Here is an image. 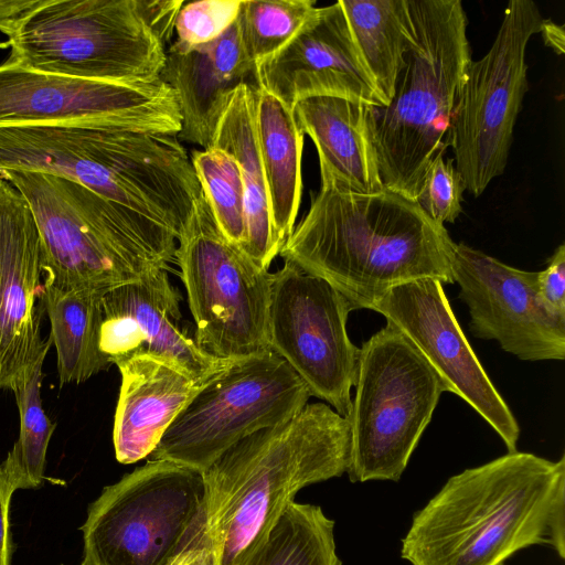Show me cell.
Wrapping results in <instances>:
<instances>
[{
	"label": "cell",
	"mask_w": 565,
	"mask_h": 565,
	"mask_svg": "<svg viewBox=\"0 0 565 565\" xmlns=\"http://www.w3.org/2000/svg\"><path fill=\"white\" fill-rule=\"evenodd\" d=\"M242 0H201L184 3L177 17L178 42L194 46L222 35L237 19Z\"/></svg>",
	"instance_id": "cell-31"
},
{
	"label": "cell",
	"mask_w": 565,
	"mask_h": 565,
	"mask_svg": "<svg viewBox=\"0 0 565 565\" xmlns=\"http://www.w3.org/2000/svg\"><path fill=\"white\" fill-rule=\"evenodd\" d=\"M348 416L352 482L399 480L444 392L419 351L386 324L360 348Z\"/></svg>",
	"instance_id": "cell-8"
},
{
	"label": "cell",
	"mask_w": 565,
	"mask_h": 565,
	"mask_svg": "<svg viewBox=\"0 0 565 565\" xmlns=\"http://www.w3.org/2000/svg\"><path fill=\"white\" fill-rule=\"evenodd\" d=\"M254 67L247 60L235 21L217 39L188 46L174 41L166 52L160 78L175 93L182 140L211 147L217 125L236 88Z\"/></svg>",
	"instance_id": "cell-19"
},
{
	"label": "cell",
	"mask_w": 565,
	"mask_h": 565,
	"mask_svg": "<svg viewBox=\"0 0 565 565\" xmlns=\"http://www.w3.org/2000/svg\"><path fill=\"white\" fill-rule=\"evenodd\" d=\"M369 309L419 351L446 392L469 404L509 452L516 451L520 425L465 337L440 281L425 278L395 286Z\"/></svg>",
	"instance_id": "cell-14"
},
{
	"label": "cell",
	"mask_w": 565,
	"mask_h": 565,
	"mask_svg": "<svg viewBox=\"0 0 565 565\" xmlns=\"http://www.w3.org/2000/svg\"><path fill=\"white\" fill-rule=\"evenodd\" d=\"M382 106L392 100L409 45L405 0H339Z\"/></svg>",
	"instance_id": "cell-25"
},
{
	"label": "cell",
	"mask_w": 565,
	"mask_h": 565,
	"mask_svg": "<svg viewBox=\"0 0 565 565\" xmlns=\"http://www.w3.org/2000/svg\"><path fill=\"white\" fill-rule=\"evenodd\" d=\"M74 122L179 135L181 113L161 78L94 81L0 65V127Z\"/></svg>",
	"instance_id": "cell-13"
},
{
	"label": "cell",
	"mask_w": 565,
	"mask_h": 565,
	"mask_svg": "<svg viewBox=\"0 0 565 565\" xmlns=\"http://www.w3.org/2000/svg\"><path fill=\"white\" fill-rule=\"evenodd\" d=\"M253 75L257 87L290 109L299 99L317 95L382 106L339 1L317 7L279 52L254 67Z\"/></svg>",
	"instance_id": "cell-18"
},
{
	"label": "cell",
	"mask_w": 565,
	"mask_h": 565,
	"mask_svg": "<svg viewBox=\"0 0 565 565\" xmlns=\"http://www.w3.org/2000/svg\"><path fill=\"white\" fill-rule=\"evenodd\" d=\"M255 128L275 236L284 245L295 227L301 199L303 134L292 109L255 86Z\"/></svg>",
	"instance_id": "cell-23"
},
{
	"label": "cell",
	"mask_w": 565,
	"mask_h": 565,
	"mask_svg": "<svg viewBox=\"0 0 565 565\" xmlns=\"http://www.w3.org/2000/svg\"><path fill=\"white\" fill-rule=\"evenodd\" d=\"M169 565H214L209 545L189 548L178 555Z\"/></svg>",
	"instance_id": "cell-36"
},
{
	"label": "cell",
	"mask_w": 565,
	"mask_h": 565,
	"mask_svg": "<svg viewBox=\"0 0 565 565\" xmlns=\"http://www.w3.org/2000/svg\"><path fill=\"white\" fill-rule=\"evenodd\" d=\"M194 340L220 360L238 361L269 352L273 273L256 265L218 228L202 193L178 238Z\"/></svg>",
	"instance_id": "cell-9"
},
{
	"label": "cell",
	"mask_w": 565,
	"mask_h": 565,
	"mask_svg": "<svg viewBox=\"0 0 565 565\" xmlns=\"http://www.w3.org/2000/svg\"><path fill=\"white\" fill-rule=\"evenodd\" d=\"M11 497L6 490L0 470V565H11L13 550L10 531Z\"/></svg>",
	"instance_id": "cell-34"
},
{
	"label": "cell",
	"mask_w": 565,
	"mask_h": 565,
	"mask_svg": "<svg viewBox=\"0 0 565 565\" xmlns=\"http://www.w3.org/2000/svg\"><path fill=\"white\" fill-rule=\"evenodd\" d=\"M255 565H341L333 520L319 505L292 502L271 530Z\"/></svg>",
	"instance_id": "cell-27"
},
{
	"label": "cell",
	"mask_w": 565,
	"mask_h": 565,
	"mask_svg": "<svg viewBox=\"0 0 565 565\" xmlns=\"http://www.w3.org/2000/svg\"><path fill=\"white\" fill-rule=\"evenodd\" d=\"M542 21L532 0L509 1L491 47L468 67L451 114L448 146L465 189L476 198L507 167L529 89L526 47Z\"/></svg>",
	"instance_id": "cell-10"
},
{
	"label": "cell",
	"mask_w": 565,
	"mask_h": 565,
	"mask_svg": "<svg viewBox=\"0 0 565 565\" xmlns=\"http://www.w3.org/2000/svg\"><path fill=\"white\" fill-rule=\"evenodd\" d=\"M310 396L303 381L271 351L234 361L181 411L150 457L203 472L241 439L289 420Z\"/></svg>",
	"instance_id": "cell-11"
},
{
	"label": "cell",
	"mask_w": 565,
	"mask_h": 565,
	"mask_svg": "<svg viewBox=\"0 0 565 565\" xmlns=\"http://www.w3.org/2000/svg\"><path fill=\"white\" fill-rule=\"evenodd\" d=\"M547 545L565 558V457L508 452L448 479L402 540L412 565H503Z\"/></svg>",
	"instance_id": "cell-2"
},
{
	"label": "cell",
	"mask_w": 565,
	"mask_h": 565,
	"mask_svg": "<svg viewBox=\"0 0 565 565\" xmlns=\"http://www.w3.org/2000/svg\"><path fill=\"white\" fill-rule=\"evenodd\" d=\"M117 367L121 384L113 441L116 459L125 465L150 456L174 418L216 376L198 379L151 355L131 358Z\"/></svg>",
	"instance_id": "cell-20"
},
{
	"label": "cell",
	"mask_w": 565,
	"mask_h": 565,
	"mask_svg": "<svg viewBox=\"0 0 565 565\" xmlns=\"http://www.w3.org/2000/svg\"><path fill=\"white\" fill-rule=\"evenodd\" d=\"M191 161L218 228L243 249L247 239L246 196L237 162L213 147L194 151Z\"/></svg>",
	"instance_id": "cell-29"
},
{
	"label": "cell",
	"mask_w": 565,
	"mask_h": 565,
	"mask_svg": "<svg viewBox=\"0 0 565 565\" xmlns=\"http://www.w3.org/2000/svg\"><path fill=\"white\" fill-rule=\"evenodd\" d=\"M41 242L30 206L0 178V390H9L52 345L41 335Z\"/></svg>",
	"instance_id": "cell-17"
},
{
	"label": "cell",
	"mask_w": 565,
	"mask_h": 565,
	"mask_svg": "<svg viewBox=\"0 0 565 565\" xmlns=\"http://www.w3.org/2000/svg\"><path fill=\"white\" fill-rule=\"evenodd\" d=\"M350 425L323 402L257 430L205 471L206 536L214 565H255L268 536L305 487L348 470Z\"/></svg>",
	"instance_id": "cell-3"
},
{
	"label": "cell",
	"mask_w": 565,
	"mask_h": 565,
	"mask_svg": "<svg viewBox=\"0 0 565 565\" xmlns=\"http://www.w3.org/2000/svg\"><path fill=\"white\" fill-rule=\"evenodd\" d=\"M313 0H242L237 26L253 67L279 52L316 10Z\"/></svg>",
	"instance_id": "cell-28"
},
{
	"label": "cell",
	"mask_w": 565,
	"mask_h": 565,
	"mask_svg": "<svg viewBox=\"0 0 565 565\" xmlns=\"http://www.w3.org/2000/svg\"><path fill=\"white\" fill-rule=\"evenodd\" d=\"M365 104L332 95L299 99L292 107L316 146L321 182L360 193L384 189L365 124Z\"/></svg>",
	"instance_id": "cell-21"
},
{
	"label": "cell",
	"mask_w": 565,
	"mask_h": 565,
	"mask_svg": "<svg viewBox=\"0 0 565 565\" xmlns=\"http://www.w3.org/2000/svg\"><path fill=\"white\" fill-rule=\"evenodd\" d=\"M202 471L151 459L105 487L82 525L83 565H169L209 545Z\"/></svg>",
	"instance_id": "cell-7"
},
{
	"label": "cell",
	"mask_w": 565,
	"mask_h": 565,
	"mask_svg": "<svg viewBox=\"0 0 565 565\" xmlns=\"http://www.w3.org/2000/svg\"><path fill=\"white\" fill-rule=\"evenodd\" d=\"M42 278L40 300L51 324L60 384L83 383L110 365L99 348L105 291L62 287Z\"/></svg>",
	"instance_id": "cell-24"
},
{
	"label": "cell",
	"mask_w": 565,
	"mask_h": 565,
	"mask_svg": "<svg viewBox=\"0 0 565 565\" xmlns=\"http://www.w3.org/2000/svg\"><path fill=\"white\" fill-rule=\"evenodd\" d=\"M149 24L167 45L174 30L177 17L184 4L181 0H143Z\"/></svg>",
	"instance_id": "cell-33"
},
{
	"label": "cell",
	"mask_w": 565,
	"mask_h": 565,
	"mask_svg": "<svg viewBox=\"0 0 565 565\" xmlns=\"http://www.w3.org/2000/svg\"><path fill=\"white\" fill-rule=\"evenodd\" d=\"M454 282L470 315V331L495 340L524 361L565 359V318L539 300L537 271L511 267L463 243L456 244Z\"/></svg>",
	"instance_id": "cell-15"
},
{
	"label": "cell",
	"mask_w": 565,
	"mask_h": 565,
	"mask_svg": "<svg viewBox=\"0 0 565 565\" xmlns=\"http://www.w3.org/2000/svg\"><path fill=\"white\" fill-rule=\"evenodd\" d=\"M34 217L42 276L67 288L106 291L140 280L174 259L177 236L166 225L67 179L6 170Z\"/></svg>",
	"instance_id": "cell-5"
},
{
	"label": "cell",
	"mask_w": 565,
	"mask_h": 565,
	"mask_svg": "<svg viewBox=\"0 0 565 565\" xmlns=\"http://www.w3.org/2000/svg\"><path fill=\"white\" fill-rule=\"evenodd\" d=\"M40 2L41 0H0V31Z\"/></svg>",
	"instance_id": "cell-35"
},
{
	"label": "cell",
	"mask_w": 565,
	"mask_h": 565,
	"mask_svg": "<svg viewBox=\"0 0 565 565\" xmlns=\"http://www.w3.org/2000/svg\"><path fill=\"white\" fill-rule=\"evenodd\" d=\"M42 358L31 370L17 379L9 390L14 394L20 414V434L0 465L6 490L12 495L19 489L42 486L49 443L55 429L41 399Z\"/></svg>",
	"instance_id": "cell-26"
},
{
	"label": "cell",
	"mask_w": 565,
	"mask_h": 565,
	"mask_svg": "<svg viewBox=\"0 0 565 565\" xmlns=\"http://www.w3.org/2000/svg\"><path fill=\"white\" fill-rule=\"evenodd\" d=\"M351 302L327 280L289 260L273 273L268 341L311 396L348 418L360 348L347 331Z\"/></svg>",
	"instance_id": "cell-12"
},
{
	"label": "cell",
	"mask_w": 565,
	"mask_h": 565,
	"mask_svg": "<svg viewBox=\"0 0 565 565\" xmlns=\"http://www.w3.org/2000/svg\"><path fill=\"white\" fill-rule=\"evenodd\" d=\"M81 565H83V564H81Z\"/></svg>",
	"instance_id": "cell-38"
},
{
	"label": "cell",
	"mask_w": 565,
	"mask_h": 565,
	"mask_svg": "<svg viewBox=\"0 0 565 565\" xmlns=\"http://www.w3.org/2000/svg\"><path fill=\"white\" fill-rule=\"evenodd\" d=\"M455 246L415 201L387 189L360 193L321 182L279 255L327 280L358 310L404 282L452 284Z\"/></svg>",
	"instance_id": "cell-1"
},
{
	"label": "cell",
	"mask_w": 565,
	"mask_h": 565,
	"mask_svg": "<svg viewBox=\"0 0 565 565\" xmlns=\"http://www.w3.org/2000/svg\"><path fill=\"white\" fill-rule=\"evenodd\" d=\"M439 151L429 163L416 199L425 213L438 224L454 223L460 215L466 190L454 159L445 160Z\"/></svg>",
	"instance_id": "cell-30"
},
{
	"label": "cell",
	"mask_w": 565,
	"mask_h": 565,
	"mask_svg": "<svg viewBox=\"0 0 565 565\" xmlns=\"http://www.w3.org/2000/svg\"><path fill=\"white\" fill-rule=\"evenodd\" d=\"M537 297L550 312L565 318V245L561 244L547 262L544 270L537 271Z\"/></svg>",
	"instance_id": "cell-32"
},
{
	"label": "cell",
	"mask_w": 565,
	"mask_h": 565,
	"mask_svg": "<svg viewBox=\"0 0 565 565\" xmlns=\"http://www.w3.org/2000/svg\"><path fill=\"white\" fill-rule=\"evenodd\" d=\"M409 45L386 106H365L384 189L415 201L435 156L446 150L451 114L471 58L460 0H405Z\"/></svg>",
	"instance_id": "cell-4"
},
{
	"label": "cell",
	"mask_w": 565,
	"mask_h": 565,
	"mask_svg": "<svg viewBox=\"0 0 565 565\" xmlns=\"http://www.w3.org/2000/svg\"><path fill=\"white\" fill-rule=\"evenodd\" d=\"M540 33L546 45L551 46L557 54L564 53V29L551 20L543 19Z\"/></svg>",
	"instance_id": "cell-37"
},
{
	"label": "cell",
	"mask_w": 565,
	"mask_h": 565,
	"mask_svg": "<svg viewBox=\"0 0 565 565\" xmlns=\"http://www.w3.org/2000/svg\"><path fill=\"white\" fill-rule=\"evenodd\" d=\"M181 296L166 269L106 290L100 299L99 348L110 364L138 355L169 361L209 379L234 361L204 352L181 326Z\"/></svg>",
	"instance_id": "cell-16"
},
{
	"label": "cell",
	"mask_w": 565,
	"mask_h": 565,
	"mask_svg": "<svg viewBox=\"0 0 565 565\" xmlns=\"http://www.w3.org/2000/svg\"><path fill=\"white\" fill-rule=\"evenodd\" d=\"M2 33L7 62L70 77L153 82L166 62L143 0H41Z\"/></svg>",
	"instance_id": "cell-6"
},
{
	"label": "cell",
	"mask_w": 565,
	"mask_h": 565,
	"mask_svg": "<svg viewBox=\"0 0 565 565\" xmlns=\"http://www.w3.org/2000/svg\"><path fill=\"white\" fill-rule=\"evenodd\" d=\"M211 147L225 151L238 164L246 196L247 239L243 250L256 265L269 270L281 246L273 227L257 143L255 86L244 83L236 88L217 125Z\"/></svg>",
	"instance_id": "cell-22"
}]
</instances>
